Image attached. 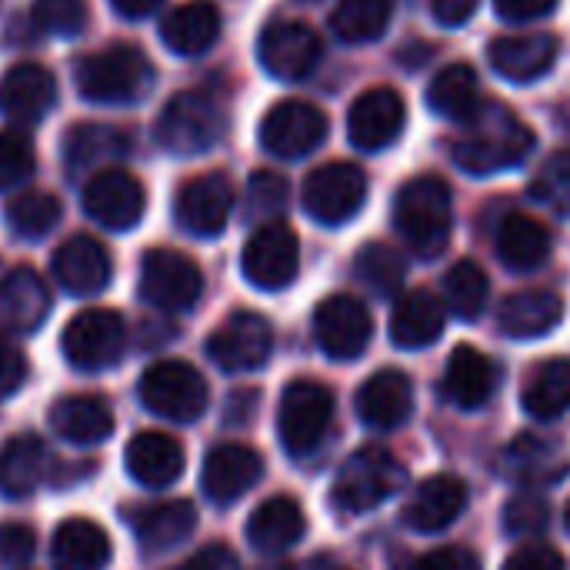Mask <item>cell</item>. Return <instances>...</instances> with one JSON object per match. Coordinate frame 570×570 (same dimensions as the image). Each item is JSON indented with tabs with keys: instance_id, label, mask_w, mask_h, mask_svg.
<instances>
[{
	"instance_id": "cell-1",
	"label": "cell",
	"mask_w": 570,
	"mask_h": 570,
	"mask_svg": "<svg viewBox=\"0 0 570 570\" xmlns=\"http://www.w3.org/2000/svg\"><path fill=\"white\" fill-rule=\"evenodd\" d=\"M538 147L534 130L501 100H484L481 110L461 124V134L451 140V157L464 174L491 177L501 170L521 167Z\"/></svg>"
},
{
	"instance_id": "cell-2",
	"label": "cell",
	"mask_w": 570,
	"mask_h": 570,
	"mask_svg": "<svg viewBox=\"0 0 570 570\" xmlns=\"http://www.w3.org/2000/svg\"><path fill=\"white\" fill-rule=\"evenodd\" d=\"M157 70L134 43H110L73 63V87L87 104L137 107L150 97Z\"/></svg>"
},
{
	"instance_id": "cell-3",
	"label": "cell",
	"mask_w": 570,
	"mask_h": 570,
	"mask_svg": "<svg viewBox=\"0 0 570 570\" xmlns=\"http://www.w3.org/2000/svg\"><path fill=\"white\" fill-rule=\"evenodd\" d=\"M394 227L411 254L431 261L448 250L454 230V197L448 180L421 174L407 180L394 197Z\"/></svg>"
},
{
	"instance_id": "cell-4",
	"label": "cell",
	"mask_w": 570,
	"mask_h": 570,
	"mask_svg": "<svg viewBox=\"0 0 570 570\" xmlns=\"http://www.w3.org/2000/svg\"><path fill=\"white\" fill-rule=\"evenodd\" d=\"M224 134H227V107L207 90L174 94L154 124V140L160 144V150L174 157L207 154L224 140Z\"/></svg>"
},
{
	"instance_id": "cell-5",
	"label": "cell",
	"mask_w": 570,
	"mask_h": 570,
	"mask_svg": "<svg viewBox=\"0 0 570 570\" xmlns=\"http://www.w3.org/2000/svg\"><path fill=\"white\" fill-rule=\"evenodd\" d=\"M407 471L401 461L384 448H364L347 458V464L337 471L331 501L341 514H367L391 501L397 491H404Z\"/></svg>"
},
{
	"instance_id": "cell-6",
	"label": "cell",
	"mask_w": 570,
	"mask_h": 570,
	"mask_svg": "<svg viewBox=\"0 0 570 570\" xmlns=\"http://www.w3.org/2000/svg\"><path fill=\"white\" fill-rule=\"evenodd\" d=\"M140 404L174 424H190L207 411L210 391L204 374L187 361H157L140 374Z\"/></svg>"
},
{
	"instance_id": "cell-7",
	"label": "cell",
	"mask_w": 570,
	"mask_h": 570,
	"mask_svg": "<svg viewBox=\"0 0 570 570\" xmlns=\"http://www.w3.org/2000/svg\"><path fill=\"white\" fill-rule=\"evenodd\" d=\"M137 291L144 304L167 311V314H184L200 301L204 274L194 257L170 250V247H154L140 261Z\"/></svg>"
},
{
	"instance_id": "cell-8",
	"label": "cell",
	"mask_w": 570,
	"mask_h": 570,
	"mask_svg": "<svg viewBox=\"0 0 570 570\" xmlns=\"http://www.w3.org/2000/svg\"><path fill=\"white\" fill-rule=\"evenodd\" d=\"M364 200H367V174L351 160L321 164L317 170L307 174L301 190V204L307 217L324 227L347 224L351 217H357Z\"/></svg>"
},
{
	"instance_id": "cell-9",
	"label": "cell",
	"mask_w": 570,
	"mask_h": 570,
	"mask_svg": "<svg viewBox=\"0 0 570 570\" xmlns=\"http://www.w3.org/2000/svg\"><path fill=\"white\" fill-rule=\"evenodd\" d=\"M334 421V394L317 381H291L277 407V434L291 458L311 454Z\"/></svg>"
},
{
	"instance_id": "cell-10",
	"label": "cell",
	"mask_w": 570,
	"mask_h": 570,
	"mask_svg": "<svg viewBox=\"0 0 570 570\" xmlns=\"http://www.w3.org/2000/svg\"><path fill=\"white\" fill-rule=\"evenodd\" d=\"M127 347V324L110 307H87L80 311L60 337V351L70 367L97 374L120 361Z\"/></svg>"
},
{
	"instance_id": "cell-11",
	"label": "cell",
	"mask_w": 570,
	"mask_h": 570,
	"mask_svg": "<svg viewBox=\"0 0 570 570\" xmlns=\"http://www.w3.org/2000/svg\"><path fill=\"white\" fill-rule=\"evenodd\" d=\"M327 114L301 97L277 100L261 120V147L277 160H301L327 140Z\"/></svg>"
},
{
	"instance_id": "cell-12",
	"label": "cell",
	"mask_w": 570,
	"mask_h": 570,
	"mask_svg": "<svg viewBox=\"0 0 570 570\" xmlns=\"http://www.w3.org/2000/svg\"><path fill=\"white\" fill-rule=\"evenodd\" d=\"M257 60L274 80L297 83L321 67L324 40L304 20H274L257 37Z\"/></svg>"
},
{
	"instance_id": "cell-13",
	"label": "cell",
	"mask_w": 570,
	"mask_h": 570,
	"mask_svg": "<svg viewBox=\"0 0 570 570\" xmlns=\"http://www.w3.org/2000/svg\"><path fill=\"white\" fill-rule=\"evenodd\" d=\"M240 271H244L247 284H254L257 291L274 294V291L291 287L301 271L297 234L284 220L261 224L240 250Z\"/></svg>"
},
{
	"instance_id": "cell-14",
	"label": "cell",
	"mask_w": 570,
	"mask_h": 570,
	"mask_svg": "<svg viewBox=\"0 0 570 570\" xmlns=\"http://www.w3.org/2000/svg\"><path fill=\"white\" fill-rule=\"evenodd\" d=\"M80 204L94 224H100L107 230H134L144 220L147 190L134 174H127L120 167H107V170H97L83 184Z\"/></svg>"
},
{
	"instance_id": "cell-15",
	"label": "cell",
	"mask_w": 570,
	"mask_h": 570,
	"mask_svg": "<svg viewBox=\"0 0 570 570\" xmlns=\"http://www.w3.org/2000/svg\"><path fill=\"white\" fill-rule=\"evenodd\" d=\"M274 351V331L271 321L254 314V311H237L230 314L207 341L210 361L227 371V374H247L261 371L271 361Z\"/></svg>"
},
{
	"instance_id": "cell-16",
	"label": "cell",
	"mask_w": 570,
	"mask_h": 570,
	"mask_svg": "<svg viewBox=\"0 0 570 570\" xmlns=\"http://www.w3.org/2000/svg\"><path fill=\"white\" fill-rule=\"evenodd\" d=\"M371 334H374L371 311L354 294H331L314 311V337L331 361L361 357L371 344Z\"/></svg>"
},
{
	"instance_id": "cell-17",
	"label": "cell",
	"mask_w": 570,
	"mask_h": 570,
	"mask_svg": "<svg viewBox=\"0 0 570 570\" xmlns=\"http://www.w3.org/2000/svg\"><path fill=\"white\" fill-rule=\"evenodd\" d=\"M230 210H234V184L220 170L190 177L174 197L177 224L200 240L220 237L224 227L230 224Z\"/></svg>"
},
{
	"instance_id": "cell-18",
	"label": "cell",
	"mask_w": 570,
	"mask_h": 570,
	"mask_svg": "<svg viewBox=\"0 0 570 570\" xmlns=\"http://www.w3.org/2000/svg\"><path fill=\"white\" fill-rule=\"evenodd\" d=\"M407 124V104L394 87H371L357 94L347 110V137L361 154H377L391 147Z\"/></svg>"
},
{
	"instance_id": "cell-19",
	"label": "cell",
	"mask_w": 570,
	"mask_h": 570,
	"mask_svg": "<svg viewBox=\"0 0 570 570\" xmlns=\"http://www.w3.org/2000/svg\"><path fill=\"white\" fill-rule=\"evenodd\" d=\"M561 40L551 30H531V33H504L488 43L491 70L511 83H534L548 77L558 63Z\"/></svg>"
},
{
	"instance_id": "cell-20",
	"label": "cell",
	"mask_w": 570,
	"mask_h": 570,
	"mask_svg": "<svg viewBox=\"0 0 570 570\" xmlns=\"http://www.w3.org/2000/svg\"><path fill=\"white\" fill-rule=\"evenodd\" d=\"M264 474V461L247 444H220L204 458L200 468V491L210 504L227 508L237 504Z\"/></svg>"
},
{
	"instance_id": "cell-21",
	"label": "cell",
	"mask_w": 570,
	"mask_h": 570,
	"mask_svg": "<svg viewBox=\"0 0 570 570\" xmlns=\"http://www.w3.org/2000/svg\"><path fill=\"white\" fill-rule=\"evenodd\" d=\"M50 267H53L57 284L73 297H94V294L107 291V284L114 277L110 250L90 234H77V237L63 240L53 250Z\"/></svg>"
},
{
	"instance_id": "cell-22",
	"label": "cell",
	"mask_w": 570,
	"mask_h": 570,
	"mask_svg": "<svg viewBox=\"0 0 570 570\" xmlns=\"http://www.w3.org/2000/svg\"><path fill=\"white\" fill-rule=\"evenodd\" d=\"M57 104V77L43 63H17L0 77V114L17 127L40 124Z\"/></svg>"
},
{
	"instance_id": "cell-23",
	"label": "cell",
	"mask_w": 570,
	"mask_h": 570,
	"mask_svg": "<svg viewBox=\"0 0 570 570\" xmlns=\"http://www.w3.org/2000/svg\"><path fill=\"white\" fill-rule=\"evenodd\" d=\"M50 314V291L33 267H13L0 277V337L40 331Z\"/></svg>"
},
{
	"instance_id": "cell-24",
	"label": "cell",
	"mask_w": 570,
	"mask_h": 570,
	"mask_svg": "<svg viewBox=\"0 0 570 570\" xmlns=\"http://www.w3.org/2000/svg\"><path fill=\"white\" fill-rule=\"evenodd\" d=\"M357 417L371 431H397L414 414V384L404 371H377L357 391Z\"/></svg>"
},
{
	"instance_id": "cell-25",
	"label": "cell",
	"mask_w": 570,
	"mask_h": 570,
	"mask_svg": "<svg viewBox=\"0 0 570 570\" xmlns=\"http://www.w3.org/2000/svg\"><path fill=\"white\" fill-rule=\"evenodd\" d=\"M468 508V484L454 474H434L421 481L404 508V524L417 534H438L451 528Z\"/></svg>"
},
{
	"instance_id": "cell-26",
	"label": "cell",
	"mask_w": 570,
	"mask_h": 570,
	"mask_svg": "<svg viewBox=\"0 0 570 570\" xmlns=\"http://www.w3.org/2000/svg\"><path fill=\"white\" fill-rule=\"evenodd\" d=\"M124 461L127 474L147 491H164L184 474V448L164 431H140L137 438H130Z\"/></svg>"
},
{
	"instance_id": "cell-27",
	"label": "cell",
	"mask_w": 570,
	"mask_h": 570,
	"mask_svg": "<svg viewBox=\"0 0 570 570\" xmlns=\"http://www.w3.org/2000/svg\"><path fill=\"white\" fill-rule=\"evenodd\" d=\"M220 37V7L214 0H187L160 20V40L177 57H200Z\"/></svg>"
},
{
	"instance_id": "cell-28",
	"label": "cell",
	"mask_w": 570,
	"mask_h": 570,
	"mask_svg": "<svg viewBox=\"0 0 570 570\" xmlns=\"http://www.w3.org/2000/svg\"><path fill=\"white\" fill-rule=\"evenodd\" d=\"M47 424L67 444H100L114 434V411L97 394H67L50 404Z\"/></svg>"
},
{
	"instance_id": "cell-29",
	"label": "cell",
	"mask_w": 570,
	"mask_h": 570,
	"mask_svg": "<svg viewBox=\"0 0 570 570\" xmlns=\"http://www.w3.org/2000/svg\"><path fill=\"white\" fill-rule=\"evenodd\" d=\"M564 321V301L554 291H518L498 307V324L514 341H538L558 331Z\"/></svg>"
},
{
	"instance_id": "cell-30",
	"label": "cell",
	"mask_w": 570,
	"mask_h": 570,
	"mask_svg": "<svg viewBox=\"0 0 570 570\" xmlns=\"http://www.w3.org/2000/svg\"><path fill=\"white\" fill-rule=\"evenodd\" d=\"M568 458L554 441L534 438V434H521L518 441L508 444L504 458H501V471L504 478H511L514 484L524 488H548L558 484L568 474Z\"/></svg>"
},
{
	"instance_id": "cell-31",
	"label": "cell",
	"mask_w": 570,
	"mask_h": 570,
	"mask_svg": "<svg viewBox=\"0 0 570 570\" xmlns=\"http://www.w3.org/2000/svg\"><path fill=\"white\" fill-rule=\"evenodd\" d=\"M494 244H498L501 264L514 274H531V271L544 267L551 257V230L538 217L521 214V210L508 214L498 224Z\"/></svg>"
},
{
	"instance_id": "cell-32",
	"label": "cell",
	"mask_w": 570,
	"mask_h": 570,
	"mask_svg": "<svg viewBox=\"0 0 570 570\" xmlns=\"http://www.w3.org/2000/svg\"><path fill=\"white\" fill-rule=\"evenodd\" d=\"M498 374H494V364L471 344L458 347L451 357H448V367H444V401L461 407V411H478L491 401L494 394V384Z\"/></svg>"
},
{
	"instance_id": "cell-33",
	"label": "cell",
	"mask_w": 570,
	"mask_h": 570,
	"mask_svg": "<svg viewBox=\"0 0 570 570\" xmlns=\"http://www.w3.org/2000/svg\"><path fill=\"white\" fill-rule=\"evenodd\" d=\"M197 528V511L190 501H160L134 514V534L144 554H167L180 548Z\"/></svg>"
},
{
	"instance_id": "cell-34",
	"label": "cell",
	"mask_w": 570,
	"mask_h": 570,
	"mask_svg": "<svg viewBox=\"0 0 570 570\" xmlns=\"http://www.w3.org/2000/svg\"><path fill=\"white\" fill-rule=\"evenodd\" d=\"M110 554L107 531L87 518H67L50 538V561L57 570H104Z\"/></svg>"
},
{
	"instance_id": "cell-35",
	"label": "cell",
	"mask_w": 570,
	"mask_h": 570,
	"mask_svg": "<svg viewBox=\"0 0 570 570\" xmlns=\"http://www.w3.org/2000/svg\"><path fill=\"white\" fill-rule=\"evenodd\" d=\"M448 307L431 291H411L394 304L391 314V341L401 351H424L441 341Z\"/></svg>"
},
{
	"instance_id": "cell-36",
	"label": "cell",
	"mask_w": 570,
	"mask_h": 570,
	"mask_svg": "<svg viewBox=\"0 0 570 570\" xmlns=\"http://www.w3.org/2000/svg\"><path fill=\"white\" fill-rule=\"evenodd\" d=\"M307 531V521H304V511L294 498H271L264 501L250 521H247V541L254 551L261 554H284L291 551Z\"/></svg>"
},
{
	"instance_id": "cell-37",
	"label": "cell",
	"mask_w": 570,
	"mask_h": 570,
	"mask_svg": "<svg viewBox=\"0 0 570 570\" xmlns=\"http://www.w3.org/2000/svg\"><path fill=\"white\" fill-rule=\"evenodd\" d=\"M50 451L33 434H17L0 451V491L7 498H30L50 474Z\"/></svg>"
},
{
	"instance_id": "cell-38",
	"label": "cell",
	"mask_w": 570,
	"mask_h": 570,
	"mask_svg": "<svg viewBox=\"0 0 570 570\" xmlns=\"http://www.w3.org/2000/svg\"><path fill=\"white\" fill-rule=\"evenodd\" d=\"M481 77L471 63H448L428 83V107L451 124H468L481 110Z\"/></svg>"
},
{
	"instance_id": "cell-39",
	"label": "cell",
	"mask_w": 570,
	"mask_h": 570,
	"mask_svg": "<svg viewBox=\"0 0 570 570\" xmlns=\"http://www.w3.org/2000/svg\"><path fill=\"white\" fill-rule=\"evenodd\" d=\"M127 150H130V140L117 127H104V124H77L63 137V164L70 177L104 167L110 160H120Z\"/></svg>"
},
{
	"instance_id": "cell-40",
	"label": "cell",
	"mask_w": 570,
	"mask_h": 570,
	"mask_svg": "<svg viewBox=\"0 0 570 570\" xmlns=\"http://www.w3.org/2000/svg\"><path fill=\"white\" fill-rule=\"evenodd\" d=\"M524 411L534 421H558L561 414L570 411V361L568 357H554L548 364H541L531 381L524 384L521 394Z\"/></svg>"
},
{
	"instance_id": "cell-41",
	"label": "cell",
	"mask_w": 570,
	"mask_h": 570,
	"mask_svg": "<svg viewBox=\"0 0 570 570\" xmlns=\"http://www.w3.org/2000/svg\"><path fill=\"white\" fill-rule=\"evenodd\" d=\"M394 0H337L331 10V30L344 43L381 40L391 27Z\"/></svg>"
},
{
	"instance_id": "cell-42",
	"label": "cell",
	"mask_w": 570,
	"mask_h": 570,
	"mask_svg": "<svg viewBox=\"0 0 570 570\" xmlns=\"http://www.w3.org/2000/svg\"><path fill=\"white\" fill-rule=\"evenodd\" d=\"M60 214H63L60 200L47 190H23V194L10 197L3 207V220L10 227V234L23 237V240L47 237L60 224Z\"/></svg>"
},
{
	"instance_id": "cell-43",
	"label": "cell",
	"mask_w": 570,
	"mask_h": 570,
	"mask_svg": "<svg viewBox=\"0 0 570 570\" xmlns=\"http://www.w3.org/2000/svg\"><path fill=\"white\" fill-rule=\"evenodd\" d=\"M491 281L481 264L458 261L444 277V307L461 321H478L488 307Z\"/></svg>"
},
{
	"instance_id": "cell-44",
	"label": "cell",
	"mask_w": 570,
	"mask_h": 570,
	"mask_svg": "<svg viewBox=\"0 0 570 570\" xmlns=\"http://www.w3.org/2000/svg\"><path fill=\"white\" fill-rule=\"evenodd\" d=\"M354 271H357V277H361L377 297H394V294L404 287L407 261H404V254L394 250L391 244L371 240V244H364V247L357 250Z\"/></svg>"
},
{
	"instance_id": "cell-45",
	"label": "cell",
	"mask_w": 570,
	"mask_h": 570,
	"mask_svg": "<svg viewBox=\"0 0 570 570\" xmlns=\"http://www.w3.org/2000/svg\"><path fill=\"white\" fill-rule=\"evenodd\" d=\"M30 20L40 33L70 40V37L83 33V27L90 20V7H87V0H33Z\"/></svg>"
},
{
	"instance_id": "cell-46",
	"label": "cell",
	"mask_w": 570,
	"mask_h": 570,
	"mask_svg": "<svg viewBox=\"0 0 570 570\" xmlns=\"http://www.w3.org/2000/svg\"><path fill=\"white\" fill-rule=\"evenodd\" d=\"M531 197L554 210L558 217L570 214V150H558L544 160L538 177L531 180Z\"/></svg>"
},
{
	"instance_id": "cell-47",
	"label": "cell",
	"mask_w": 570,
	"mask_h": 570,
	"mask_svg": "<svg viewBox=\"0 0 570 570\" xmlns=\"http://www.w3.org/2000/svg\"><path fill=\"white\" fill-rule=\"evenodd\" d=\"M37 170L33 140L23 130H0V190L23 187Z\"/></svg>"
},
{
	"instance_id": "cell-48",
	"label": "cell",
	"mask_w": 570,
	"mask_h": 570,
	"mask_svg": "<svg viewBox=\"0 0 570 570\" xmlns=\"http://www.w3.org/2000/svg\"><path fill=\"white\" fill-rule=\"evenodd\" d=\"M548 524H551V504L534 491L514 494L504 504V531L511 538H534V534L548 531Z\"/></svg>"
},
{
	"instance_id": "cell-49",
	"label": "cell",
	"mask_w": 570,
	"mask_h": 570,
	"mask_svg": "<svg viewBox=\"0 0 570 570\" xmlns=\"http://www.w3.org/2000/svg\"><path fill=\"white\" fill-rule=\"evenodd\" d=\"M287 207V180L274 170H257L247 184V214L254 220H277V214Z\"/></svg>"
},
{
	"instance_id": "cell-50",
	"label": "cell",
	"mask_w": 570,
	"mask_h": 570,
	"mask_svg": "<svg viewBox=\"0 0 570 570\" xmlns=\"http://www.w3.org/2000/svg\"><path fill=\"white\" fill-rule=\"evenodd\" d=\"M37 534L27 524H3L0 528V564L3 568H20L33 558Z\"/></svg>"
},
{
	"instance_id": "cell-51",
	"label": "cell",
	"mask_w": 570,
	"mask_h": 570,
	"mask_svg": "<svg viewBox=\"0 0 570 570\" xmlns=\"http://www.w3.org/2000/svg\"><path fill=\"white\" fill-rule=\"evenodd\" d=\"M501 570H568L564 568V558L561 551H554L551 544L544 541H531L524 548H518Z\"/></svg>"
},
{
	"instance_id": "cell-52",
	"label": "cell",
	"mask_w": 570,
	"mask_h": 570,
	"mask_svg": "<svg viewBox=\"0 0 570 570\" xmlns=\"http://www.w3.org/2000/svg\"><path fill=\"white\" fill-rule=\"evenodd\" d=\"M414 570H484L481 558L468 548H438L431 554H424Z\"/></svg>"
},
{
	"instance_id": "cell-53",
	"label": "cell",
	"mask_w": 570,
	"mask_h": 570,
	"mask_svg": "<svg viewBox=\"0 0 570 570\" xmlns=\"http://www.w3.org/2000/svg\"><path fill=\"white\" fill-rule=\"evenodd\" d=\"M558 0H494V10L504 23H534L544 20Z\"/></svg>"
},
{
	"instance_id": "cell-54",
	"label": "cell",
	"mask_w": 570,
	"mask_h": 570,
	"mask_svg": "<svg viewBox=\"0 0 570 570\" xmlns=\"http://www.w3.org/2000/svg\"><path fill=\"white\" fill-rule=\"evenodd\" d=\"M23 381H27V357L13 344L0 341V401L17 394Z\"/></svg>"
},
{
	"instance_id": "cell-55",
	"label": "cell",
	"mask_w": 570,
	"mask_h": 570,
	"mask_svg": "<svg viewBox=\"0 0 570 570\" xmlns=\"http://www.w3.org/2000/svg\"><path fill=\"white\" fill-rule=\"evenodd\" d=\"M170 570H240V561L227 544H207L197 554H190L184 564Z\"/></svg>"
},
{
	"instance_id": "cell-56",
	"label": "cell",
	"mask_w": 570,
	"mask_h": 570,
	"mask_svg": "<svg viewBox=\"0 0 570 570\" xmlns=\"http://www.w3.org/2000/svg\"><path fill=\"white\" fill-rule=\"evenodd\" d=\"M481 0H431V13L441 27H464L478 13Z\"/></svg>"
},
{
	"instance_id": "cell-57",
	"label": "cell",
	"mask_w": 570,
	"mask_h": 570,
	"mask_svg": "<svg viewBox=\"0 0 570 570\" xmlns=\"http://www.w3.org/2000/svg\"><path fill=\"white\" fill-rule=\"evenodd\" d=\"M114 7V13H120L124 20H144L154 17L160 10L164 0H107Z\"/></svg>"
},
{
	"instance_id": "cell-58",
	"label": "cell",
	"mask_w": 570,
	"mask_h": 570,
	"mask_svg": "<svg viewBox=\"0 0 570 570\" xmlns=\"http://www.w3.org/2000/svg\"><path fill=\"white\" fill-rule=\"evenodd\" d=\"M564 528H568V534H570V501H568V511H564Z\"/></svg>"
}]
</instances>
